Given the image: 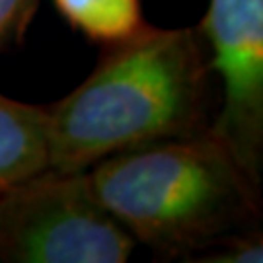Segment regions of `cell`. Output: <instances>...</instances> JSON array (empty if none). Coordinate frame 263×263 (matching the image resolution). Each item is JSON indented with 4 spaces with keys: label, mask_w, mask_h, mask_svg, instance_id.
Returning <instances> with one entry per match:
<instances>
[{
    "label": "cell",
    "mask_w": 263,
    "mask_h": 263,
    "mask_svg": "<svg viewBox=\"0 0 263 263\" xmlns=\"http://www.w3.org/2000/svg\"><path fill=\"white\" fill-rule=\"evenodd\" d=\"M209 70L193 28L144 24L111 43L82 84L47 105L49 168L88 172L113 154L203 133Z\"/></svg>",
    "instance_id": "1"
},
{
    "label": "cell",
    "mask_w": 263,
    "mask_h": 263,
    "mask_svg": "<svg viewBox=\"0 0 263 263\" xmlns=\"http://www.w3.org/2000/svg\"><path fill=\"white\" fill-rule=\"evenodd\" d=\"M47 105L0 94V195L49 166Z\"/></svg>",
    "instance_id": "5"
},
{
    "label": "cell",
    "mask_w": 263,
    "mask_h": 263,
    "mask_svg": "<svg viewBox=\"0 0 263 263\" xmlns=\"http://www.w3.org/2000/svg\"><path fill=\"white\" fill-rule=\"evenodd\" d=\"M59 12L86 37L117 43L142 29V0H55Z\"/></svg>",
    "instance_id": "6"
},
{
    "label": "cell",
    "mask_w": 263,
    "mask_h": 263,
    "mask_svg": "<svg viewBox=\"0 0 263 263\" xmlns=\"http://www.w3.org/2000/svg\"><path fill=\"white\" fill-rule=\"evenodd\" d=\"M37 10V0H0V51L24 37Z\"/></svg>",
    "instance_id": "8"
},
{
    "label": "cell",
    "mask_w": 263,
    "mask_h": 263,
    "mask_svg": "<svg viewBox=\"0 0 263 263\" xmlns=\"http://www.w3.org/2000/svg\"><path fill=\"white\" fill-rule=\"evenodd\" d=\"M135 248L88 172L47 166L0 195V263H125Z\"/></svg>",
    "instance_id": "3"
},
{
    "label": "cell",
    "mask_w": 263,
    "mask_h": 263,
    "mask_svg": "<svg viewBox=\"0 0 263 263\" xmlns=\"http://www.w3.org/2000/svg\"><path fill=\"white\" fill-rule=\"evenodd\" d=\"M187 261L195 263H261L263 238L255 230L236 232L205 248Z\"/></svg>",
    "instance_id": "7"
},
{
    "label": "cell",
    "mask_w": 263,
    "mask_h": 263,
    "mask_svg": "<svg viewBox=\"0 0 263 263\" xmlns=\"http://www.w3.org/2000/svg\"><path fill=\"white\" fill-rule=\"evenodd\" d=\"M88 178L137 244L168 257L189 259L259 216V183L209 129L113 154Z\"/></svg>",
    "instance_id": "2"
},
{
    "label": "cell",
    "mask_w": 263,
    "mask_h": 263,
    "mask_svg": "<svg viewBox=\"0 0 263 263\" xmlns=\"http://www.w3.org/2000/svg\"><path fill=\"white\" fill-rule=\"evenodd\" d=\"M222 86L209 131L259 183L263 160V0H209L201 22Z\"/></svg>",
    "instance_id": "4"
}]
</instances>
